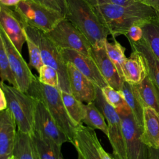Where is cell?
Returning a JSON list of instances; mask_svg holds the SVG:
<instances>
[{
	"label": "cell",
	"mask_w": 159,
	"mask_h": 159,
	"mask_svg": "<svg viewBox=\"0 0 159 159\" xmlns=\"http://www.w3.org/2000/svg\"><path fill=\"white\" fill-rule=\"evenodd\" d=\"M93 7L112 37L120 35L125 36L132 26H142L157 19L156 12L153 8L140 2L128 6L102 4Z\"/></svg>",
	"instance_id": "cell-1"
},
{
	"label": "cell",
	"mask_w": 159,
	"mask_h": 159,
	"mask_svg": "<svg viewBox=\"0 0 159 159\" xmlns=\"http://www.w3.org/2000/svg\"><path fill=\"white\" fill-rule=\"evenodd\" d=\"M87 38L93 47L105 45L109 34L87 0H68L66 17Z\"/></svg>",
	"instance_id": "cell-2"
},
{
	"label": "cell",
	"mask_w": 159,
	"mask_h": 159,
	"mask_svg": "<svg viewBox=\"0 0 159 159\" xmlns=\"http://www.w3.org/2000/svg\"><path fill=\"white\" fill-rule=\"evenodd\" d=\"M27 93L45 106L58 127L67 136L69 142L73 144L77 125L71 120L65 109L61 90L57 87L42 83L35 75Z\"/></svg>",
	"instance_id": "cell-3"
},
{
	"label": "cell",
	"mask_w": 159,
	"mask_h": 159,
	"mask_svg": "<svg viewBox=\"0 0 159 159\" xmlns=\"http://www.w3.org/2000/svg\"><path fill=\"white\" fill-rule=\"evenodd\" d=\"M0 88L4 91L7 108L12 113L18 130L33 135L38 99L20 91L19 88L1 82Z\"/></svg>",
	"instance_id": "cell-4"
},
{
	"label": "cell",
	"mask_w": 159,
	"mask_h": 159,
	"mask_svg": "<svg viewBox=\"0 0 159 159\" xmlns=\"http://www.w3.org/2000/svg\"><path fill=\"white\" fill-rule=\"evenodd\" d=\"M22 23L26 34L39 45L43 64L52 67L57 71L59 78L58 88L62 91L71 93L67 65L60 49L44 32L23 22Z\"/></svg>",
	"instance_id": "cell-5"
},
{
	"label": "cell",
	"mask_w": 159,
	"mask_h": 159,
	"mask_svg": "<svg viewBox=\"0 0 159 159\" xmlns=\"http://www.w3.org/2000/svg\"><path fill=\"white\" fill-rule=\"evenodd\" d=\"M21 20L34 28L47 33L65 17L34 0H22L14 7Z\"/></svg>",
	"instance_id": "cell-6"
},
{
	"label": "cell",
	"mask_w": 159,
	"mask_h": 159,
	"mask_svg": "<svg viewBox=\"0 0 159 159\" xmlns=\"http://www.w3.org/2000/svg\"><path fill=\"white\" fill-rule=\"evenodd\" d=\"M94 103L107 120V137L112 148L114 159H127L121 118L117 111L105 99L101 88L96 86V97Z\"/></svg>",
	"instance_id": "cell-7"
},
{
	"label": "cell",
	"mask_w": 159,
	"mask_h": 159,
	"mask_svg": "<svg viewBox=\"0 0 159 159\" xmlns=\"http://www.w3.org/2000/svg\"><path fill=\"white\" fill-rule=\"evenodd\" d=\"M45 34L60 49L73 50L91 57L92 46L90 42L66 18L63 19L52 30Z\"/></svg>",
	"instance_id": "cell-8"
},
{
	"label": "cell",
	"mask_w": 159,
	"mask_h": 159,
	"mask_svg": "<svg viewBox=\"0 0 159 159\" xmlns=\"http://www.w3.org/2000/svg\"><path fill=\"white\" fill-rule=\"evenodd\" d=\"M119 114L122 121L127 159H149L148 147L142 140L143 129L137 123L132 112Z\"/></svg>",
	"instance_id": "cell-9"
},
{
	"label": "cell",
	"mask_w": 159,
	"mask_h": 159,
	"mask_svg": "<svg viewBox=\"0 0 159 159\" xmlns=\"http://www.w3.org/2000/svg\"><path fill=\"white\" fill-rule=\"evenodd\" d=\"M0 39L2 40L6 47L10 65L17 83L18 88L23 92L27 93L35 75L31 72L21 53L18 51L6 34L1 28Z\"/></svg>",
	"instance_id": "cell-10"
},
{
	"label": "cell",
	"mask_w": 159,
	"mask_h": 159,
	"mask_svg": "<svg viewBox=\"0 0 159 159\" xmlns=\"http://www.w3.org/2000/svg\"><path fill=\"white\" fill-rule=\"evenodd\" d=\"M34 132L60 146L69 142L67 136L58 127L45 106L39 100L35 115Z\"/></svg>",
	"instance_id": "cell-11"
},
{
	"label": "cell",
	"mask_w": 159,
	"mask_h": 159,
	"mask_svg": "<svg viewBox=\"0 0 159 159\" xmlns=\"http://www.w3.org/2000/svg\"><path fill=\"white\" fill-rule=\"evenodd\" d=\"M60 51L66 63H71L97 86L102 88L108 86L91 57L70 49H60Z\"/></svg>",
	"instance_id": "cell-12"
},
{
	"label": "cell",
	"mask_w": 159,
	"mask_h": 159,
	"mask_svg": "<svg viewBox=\"0 0 159 159\" xmlns=\"http://www.w3.org/2000/svg\"><path fill=\"white\" fill-rule=\"evenodd\" d=\"M0 28L20 53L26 42V33L18 14L9 7L0 4Z\"/></svg>",
	"instance_id": "cell-13"
},
{
	"label": "cell",
	"mask_w": 159,
	"mask_h": 159,
	"mask_svg": "<svg viewBox=\"0 0 159 159\" xmlns=\"http://www.w3.org/2000/svg\"><path fill=\"white\" fill-rule=\"evenodd\" d=\"M66 65L71 94L83 102H94L96 97V85L71 63L67 62Z\"/></svg>",
	"instance_id": "cell-14"
},
{
	"label": "cell",
	"mask_w": 159,
	"mask_h": 159,
	"mask_svg": "<svg viewBox=\"0 0 159 159\" xmlns=\"http://www.w3.org/2000/svg\"><path fill=\"white\" fill-rule=\"evenodd\" d=\"M100 143L94 129L82 124L77 125L73 145L81 159H101L98 151Z\"/></svg>",
	"instance_id": "cell-15"
},
{
	"label": "cell",
	"mask_w": 159,
	"mask_h": 159,
	"mask_svg": "<svg viewBox=\"0 0 159 159\" xmlns=\"http://www.w3.org/2000/svg\"><path fill=\"white\" fill-rule=\"evenodd\" d=\"M90 56L94 60L101 75L108 85L120 91L124 80L120 76L116 67L109 58L105 45L101 47L92 46Z\"/></svg>",
	"instance_id": "cell-16"
},
{
	"label": "cell",
	"mask_w": 159,
	"mask_h": 159,
	"mask_svg": "<svg viewBox=\"0 0 159 159\" xmlns=\"http://www.w3.org/2000/svg\"><path fill=\"white\" fill-rule=\"evenodd\" d=\"M15 119L8 108L0 112V159L12 155L17 132Z\"/></svg>",
	"instance_id": "cell-17"
},
{
	"label": "cell",
	"mask_w": 159,
	"mask_h": 159,
	"mask_svg": "<svg viewBox=\"0 0 159 159\" xmlns=\"http://www.w3.org/2000/svg\"><path fill=\"white\" fill-rule=\"evenodd\" d=\"M127 58L123 68V80L132 84H140L147 76V68L142 55L136 50Z\"/></svg>",
	"instance_id": "cell-18"
},
{
	"label": "cell",
	"mask_w": 159,
	"mask_h": 159,
	"mask_svg": "<svg viewBox=\"0 0 159 159\" xmlns=\"http://www.w3.org/2000/svg\"><path fill=\"white\" fill-rule=\"evenodd\" d=\"M142 140L148 147L159 149V113L150 107L143 109Z\"/></svg>",
	"instance_id": "cell-19"
},
{
	"label": "cell",
	"mask_w": 159,
	"mask_h": 159,
	"mask_svg": "<svg viewBox=\"0 0 159 159\" xmlns=\"http://www.w3.org/2000/svg\"><path fill=\"white\" fill-rule=\"evenodd\" d=\"M131 48L139 52L143 57L147 68L148 77L159 88V59L153 53L145 40L142 38L139 42L129 40Z\"/></svg>",
	"instance_id": "cell-20"
},
{
	"label": "cell",
	"mask_w": 159,
	"mask_h": 159,
	"mask_svg": "<svg viewBox=\"0 0 159 159\" xmlns=\"http://www.w3.org/2000/svg\"><path fill=\"white\" fill-rule=\"evenodd\" d=\"M130 107L137 123L143 129L144 107L139 97L138 91L134 84L124 81L119 91Z\"/></svg>",
	"instance_id": "cell-21"
},
{
	"label": "cell",
	"mask_w": 159,
	"mask_h": 159,
	"mask_svg": "<svg viewBox=\"0 0 159 159\" xmlns=\"http://www.w3.org/2000/svg\"><path fill=\"white\" fill-rule=\"evenodd\" d=\"M135 86L143 107H150L159 113V88L155 83L147 76Z\"/></svg>",
	"instance_id": "cell-22"
},
{
	"label": "cell",
	"mask_w": 159,
	"mask_h": 159,
	"mask_svg": "<svg viewBox=\"0 0 159 159\" xmlns=\"http://www.w3.org/2000/svg\"><path fill=\"white\" fill-rule=\"evenodd\" d=\"M12 155L16 159H38L32 135L17 131Z\"/></svg>",
	"instance_id": "cell-23"
},
{
	"label": "cell",
	"mask_w": 159,
	"mask_h": 159,
	"mask_svg": "<svg viewBox=\"0 0 159 159\" xmlns=\"http://www.w3.org/2000/svg\"><path fill=\"white\" fill-rule=\"evenodd\" d=\"M32 136L35 142L38 159H63L61 152V146L35 132Z\"/></svg>",
	"instance_id": "cell-24"
},
{
	"label": "cell",
	"mask_w": 159,
	"mask_h": 159,
	"mask_svg": "<svg viewBox=\"0 0 159 159\" xmlns=\"http://www.w3.org/2000/svg\"><path fill=\"white\" fill-rule=\"evenodd\" d=\"M61 95L65 109L71 120L76 125L82 124L86 114V104L71 93L61 91Z\"/></svg>",
	"instance_id": "cell-25"
},
{
	"label": "cell",
	"mask_w": 159,
	"mask_h": 159,
	"mask_svg": "<svg viewBox=\"0 0 159 159\" xmlns=\"http://www.w3.org/2000/svg\"><path fill=\"white\" fill-rule=\"evenodd\" d=\"M82 122L93 129L101 130L107 137L108 135L107 124L101 111L98 109L94 102L86 104V114Z\"/></svg>",
	"instance_id": "cell-26"
},
{
	"label": "cell",
	"mask_w": 159,
	"mask_h": 159,
	"mask_svg": "<svg viewBox=\"0 0 159 159\" xmlns=\"http://www.w3.org/2000/svg\"><path fill=\"white\" fill-rule=\"evenodd\" d=\"M112 42H109L107 40L106 42V50L109 58L116 67L120 76L123 80V68L127 59L125 55V48L116 39V37H112Z\"/></svg>",
	"instance_id": "cell-27"
},
{
	"label": "cell",
	"mask_w": 159,
	"mask_h": 159,
	"mask_svg": "<svg viewBox=\"0 0 159 159\" xmlns=\"http://www.w3.org/2000/svg\"><path fill=\"white\" fill-rule=\"evenodd\" d=\"M141 27L143 32V39L159 59V21L157 19H153Z\"/></svg>",
	"instance_id": "cell-28"
},
{
	"label": "cell",
	"mask_w": 159,
	"mask_h": 159,
	"mask_svg": "<svg viewBox=\"0 0 159 159\" xmlns=\"http://www.w3.org/2000/svg\"><path fill=\"white\" fill-rule=\"evenodd\" d=\"M101 91L106 101L111 105L118 113L132 112L119 91L113 88L109 85L101 88Z\"/></svg>",
	"instance_id": "cell-29"
},
{
	"label": "cell",
	"mask_w": 159,
	"mask_h": 159,
	"mask_svg": "<svg viewBox=\"0 0 159 159\" xmlns=\"http://www.w3.org/2000/svg\"><path fill=\"white\" fill-rule=\"evenodd\" d=\"M0 77L1 82H9L11 86L18 88V85L12 73L7 53L4 42L0 39Z\"/></svg>",
	"instance_id": "cell-30"
},
{
	"label": "cell",
	"mask_w": 159,
	"mask_h": 159,
	"mask_svg": "<svg viewBox=\"0 0 159 159\" xmlns=\"http://www.w3.org/2000/svg\"><path fill=\"white\" fill-rule=\"evenodd\" d=\"M26 43L29 56V65L39 72L40 68L44 65L40 48L37 43L32 40L27 34Z\"/></svg>",
	"instance_id": "cell-31"
},
{
	"label": "cell",
	"mask_w": 159,
	"mask_h": 159,
	"mask_svg": "<svg viewBox=\"0 0 159 159\" xmlns=\"http://www.w3.org/2000/svg\"><path fill=\"white\" fill-rule=\"evenodd\" d=\"M39 80L42 83L58 88L59 78L57 71L52 67L43 65L39 71Z\"/></svg>",
	"instance_id": "cell-32"
},
{
	"label": "cell",
	"mask_w": 159,
	"mask_h": 159,
	"mask_svg": "<svg viewBox=\"0 0 159 159\" xmlns=\"http://www.w3.org/2000/svg\"><path fill=\"white\" fill-rule=\"evenodd\" d=\"M39 2L45 6L57 11L65 17L67 12V1L68 0H34Z\"/></svg>",
	"instance_id": "cell-33"
},
{
	"label": "cell",
	"mask_w": 159,
	"mask_h": 159,
	"mask_svg": "<svg viewBox=\"0 0 159 159\" xmlns=\"http://www.w3.org/2000/svg\"><path fill=\"white\" fill-rule=\"evenodd\" d=\"M92 6L102 4H118L128 6L138 2L137 0H87Z\"/></svg>",
	"instance_id": "cell-34"
},
{
	"label": "cell",
	"mask_w": 159,
	"mask_h": 159,
	"mask_svg": "<svg viewBox=\"0 0 159 159\" xmlns=\"http://www.w3.org/2000/svg\"><path fill=\"white\" fill-rule=\"evenodd\" d=\"M143 30L141 26L135 25L132 26L125 37L127 38L128 40H131L132 42H139L143 38Z\"/></svg>",
	"instance_id": "cell-35"
},
{
	"label": "cell",
	"mask_w": 159,
	"mask_h": 159,
	"mask_svg": "<svg viewBox=\"0 0 159 159\" xmlns=\"http://www.w3.org/2000/svg\"><path fill=\"white\" fill-rule=\"evenodd\" d=\"M139 2L153 8L156 14L159 12V0H137Z\"/></svg>",
	"instance_id": "cell-36"
},
{
	"label": "cell",
	"mask_w": 159,
	"mask_h": 159,
	"mask_svg": "<svg viewBox=\"0 0 159 159\" xmlns=\"http://www.w3.org/2000/svg\"><path fill=\"white\" fill-rule=\"evenodd\" d=\"M7 108V102L4 91L0 88V111Z\"/></svg>",
	"instance_id": "cell-37"
},
{
	"label": "cell",
	"mask_w": 159,
	"mask_h": 159,
	"mask_svg": "<svg viewBox=\"0 0 159 159\" xmlns=\"http://www.w3.org/2000/svg\"><path fill=\"white\" fill-rule=\"evenodd\" d=\"M98 151H99V155H100L101 159H114L113 157L111 155H109L108 153H107L105 151V150L103 148V147H102L101 143L99 145Z\"/></svg>",
	"instance_id": "cell-38"
},
{
	"label": "cell",
	"mask_w": 159,
	"mask_h": 159,
	"mask_svg": "<svg viewBox=\"0 0 159 159\" xmlns=\"http://www.w3.org/2000/svg\"><path fill=\"white\" fill-rule=\"evenodd\" d=\"M22 0H0V3L7 7L16 6H17Z\"/></svg>",
	"instance_id": "cell-39"
},
{
	"label": "cell",
	"mask_w": 159,
	"mask_h": 159,
	"mask_svg": "<svg viewBox=\"0 0 159 159\" xmlns=\"http://www.w3.org/2000/svg\"><path fill=\"white\" fill-rule=\"evenodd\" d=\"M149 159H159V149L148 147Z\"/></svg>",
	"instance_id": "cell-40"
},
{
	"label": "cell",
	"mask_w": 159,
	"mask_h": 159,
	"mask_svg": "<svg viewBox=\"0 0 159 159\" xmlns=\"http://www.w3.org/2000/svg\"><path fill=\"white\" fill-rule=\"evenodd\" d=\"M8 159H16V158H15V157H14L13 155H12V156H11Z\"/></svg>",
	"instance_id": "cell-41"
},
{
	"label": "cell",
	"mask_w": 159,
	"mask_h": 159,
	"mask_svg": "<svg viewBox=\"0 0 159 159\" xmlns=\"http://www.w3.org/2000/svg\"><path fill=\"white\" fill-rule=\"evenodd\" d=\"M157 20L159 21V12L157 14Z\"/></svg>",
	"instance_id": "cell-42"
},
{
	"label": "cell",
	"mask_w": 159,
	"mask_h": 159,
	"mask_svg": "<svg viewBox=\"0 0 159 159\" xmlns=\"http://www.w3.org/2000/svg\"><path fill=\"white\" fill-rule=\"evenodd\" d=\"M63 159H64V158H63ZM78 159H81V158H80V157H78Z\"/></svg>",
	"instance_id": "cell-43"
}]
</instances>
